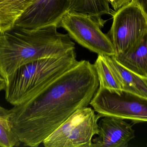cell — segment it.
I'll use <instances>...</instances> for the list:
<instances>
[{
  "mask_svg": "<svg viewBox=\"0 0 147 147\" xmlns=\"http://www.w3.org/2000/svg\"><path fill=\"white\" fill-rule=\"evenodd\" d=\"M57 29L55 25L35 30L13 26L0 32V76L6 80L25 64L75 50L68 35Z\"/></svg>",
  "mask_w": 147,
  "mask_h": 147,
  "instance_id": "7a4b0ae2",
  "label": "cell"
},
{
  "mask_svg": "<svg viewBox=\"0 0 147 147\" xmlns=\"http://www.w3.org/2000/svg\"><path fill=\"white\" fill-rule=\"evenodd\" d=\"M62 27L69 37L80 45L98 55L113 56L116 51L108 36L101 30L100 26L86 15L67 12L57 28Z\"/></svg>",
  "mask_w": 147,
  "mask_h": 147,
  "instance_id": "52a82bcc",
  "label": "cell"
},
{
  "mask_svg": "<svg viewBox=\"0 0 147 147\" xmlns=\"http://www.w3.org/2000/svg\"><path fill=\"white\" fill-rule=\"evenodd\" d=\"M20 143L12 128L9 110L0 106V147H18Z\"/></svg>",
  "mask_w": 147,
  "mask_h": 147,
  "instance_id": "9a60e30c",
  "label": "cell"
},
{
  "mask_svg": "<svg viewBox=\"0 0 147 147\" xmlns=\"http://www.w3.org/2000/svg\"><path fill=\"white\" fill-rule=\"evenodd\" d=\"M113 56L127 69L140 76L147 78V36L136 49Z\"/></svg>",
  "mask_w": 147,
  "mask_h": 147,
  "instance_id": "8fae6325",
  "label": "cell"
},
{
  "mask_svg": "<svg viewBox=\"0 0 147 147\" xmlns=\"http://www.w3.org/2000/svg\"><path fill=\"white\" fill-rule=\"evenodd\" d=\"M100 118L90 107L78 109L57 128L42 143L45 147H91L99 132Z\"/></svg>",
  "mask_w": 147,
  "mask_h": 147,
  "instance_id": "5b68a950",
  "label": "cell"
},
{
  "mask_svg": "<svg viewBox=\"0 0 147 147\" xmlns=\"http://www.w3.org/2000/svg\"><path fill=\"white\" fill-rule=\"evenodd\" d=\"M71 0H36L16 21L14 26L35 30L58 26L68 11Z\"/></svg>",
  "mask_w": 147,
  "mask_h": 147,
  "instance_id": "ba28073f",
  "label": "cell"
},
{
  "mask_svg": "<svg viewBox=\"0 0 147 147\" xmlns=\"http://www.w3.org/2000/svg\"><path fill=\"white\" fill-rule=\"evenodd\" d=\"M75 50L21 66L6 80L5 99L14 106L35 98L78 62Z\"/></svg>",
  "mask_w": 147,
  "mask_h": 147,
  "instance_id": "3957f363",
  "label": "cell"
},
{
  "mask_svg": "<svg viewBox=\"0 0 147 147\" xmlns=\"http://www.w3.org/2000/svg\"><path fill=\"white\" fill-rule=\"evenodd\" d=\"M6 86V81L0 76V91L4 90Z\"/></svg>",
  "mask_w": 147,
  "mask_h": 147,
  "instance_id": "ac0fdd59",
  "label": "cell"
},
{
  "mask_svg": "<svg viewBox=\"0 0 147 147\" xmlns=\"http://www.w3.org/2000/svg\"><path fill=\"white\" fill-rule=\"evenodd\" d=\"M94 64L78 61L39 95L10 112L11 125L20 142L38 147L70 115L90 104L99 87Z\"/></svg>",
  "mask_w": 147,
  "mask_h": 147,
  "instance_id": "6da1fadb",
  "label": "cell"
},
{
  "mask_svg": "<svg viewBox=\"0 0 147 147\" xmlns=\"http://www.w3.org/2000/svg\"><path fill=\"white\" fill-rule=\"evenodd\" d=\"M36 0H0V32L11 29Z\"/></svg>",
  "mask_w": 147,
  "mask_h": 147,
  "instance_id": "7c38bea8",
  "label": "cell"
},
{
  "mask_svg": "<svg viewBox=\"0 0 147 147\" xmlns=\"http://www.w3.org/2000/svg\"><path fill=\"white\" fill-rule=\"evenodd\" d=\"M112 15L113 21L107 35L116 55L136 49L147 36V13L136 1L131 0Z\"/></svg>",
  "mask_w": 147,
  "mask_h": 147,
  "instance_id": "277c9868",
  "label": "cell"
},
{
  "mask_svg": "<svg viewBox=\"0 0 147 147\" xmlns=\"http://www.w3.org/2000/svg\"><path fill=\"white\" fill-rule=\"evenodd\" d=\"M136 1L143 11L147 13V0H134Z\"/></svg>",
  "mask_w": 147,
  "mask_h": 147,
  "instance_id": "e0dca14e",
  "label": "cell"
},
{
  "mask_svg": "<svg viewBox=\"0 0 147 147\" xmlns=\"http://www.w3.org/2000/svg\"><path fill=\"white\" fill-rule=\"evenodd\" d=\"M109 4V0H71L68 11L88 15L102 27L106 21L101 17L111 13Z\"/></svg>",
  "mask_w": 147,
  "mask_h": 147,
  "instance_id": "4fadbf2b",
  "label": "cell"
},
{
  "mask_svg": "<svg viewBox=\"0 0 147 147\" xmlns=\"http://www.w3.org/2000/svg\"><path fill=\"white\" fill-rule=\"evenodd\" d=\"M94 65L98 75L99 87L105 88L117 94H121L123 92L122 89L107 65L103 55H98Z\"/></svg>",
  "mask_w": 147,
  "mask_h": 147,
  "instance_id": "5bb4252c",
  "label": "cell"
},
{
  "mask_svg": "<svg viewBox=\"0 0 147 147\" xmlns=\"http://www.w3.org/2000/svg\"><path fill=\"white\" fill-rule=\"evenodd\" d=\"M131 1V0H109V3L111 5L115 11Z\"/></svg>",
  "mask_w": 147,
  "mask_h": 147,
  "instance_id": "2e32d148",
  "label": "cell"
},
{
  "mask_svg": "<svg viewBox=\"0 0 147 147\" xmlns=\"http://www.w3.org/2000/svg\"><path fill=\"white\" fill-rule=\"evenodd\" d=\"M104 60L123 92L147 99V78L142 77L121 65L114 56L103 55Z\"/></svg>",
  "mask_w": 147,
  "mask_h": 147,
  "instance_id": "30bf717a",
  "label": "cell"
},
{
  "mask_svg": "<svg viewBox=\"0 0 147 147\" xmlns=\"http://www.w3.org/2000/svg\"><path fill=\"white\" fill-rule=\"evenodd\" d=\"M89 105L100 118L112 117L133 124L147 120V99L126 92L119 94L98 87Z\"/></svg>",
  "mask_w": 147,
  "mask_h": 147,
  "instance_id": "8992f818",
  "label": "cell"
},
{
  "mask_svg": "<svg viewBox=\"0 0 147 147\" xmlns=\"http://www.w3.org/2000/svg\"><path fill=\"white\" fill-rule=\"evenodd\" d=\"M122 119L103 117L98 123L99 132L92 139L91 147H127L135 137L132 126Z\"/></svg>",
  "mask_w": 147,
  "mask_h": 147,
  "instance_id": "9c48e42d",
  "label": "cell"
}]
</instances>
